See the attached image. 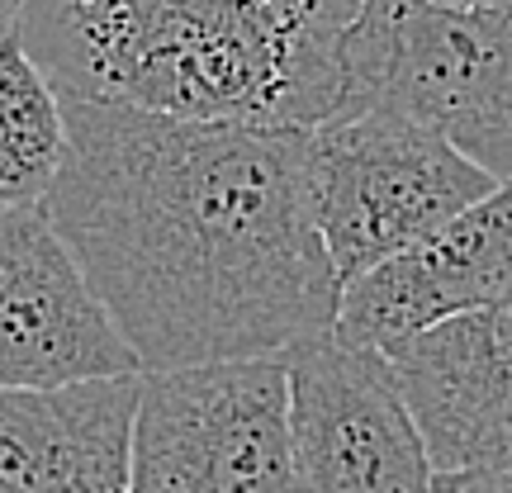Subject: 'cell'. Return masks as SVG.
<instances>
[{
  "label": "cell",
  "mask_w": 512,
  "mask_h": 493,
  "mask_svg": "<svg viewBox=\"0 0 512 493\" xmlns=\"http://www.w3.org/2000/svg\"><path fill=\"white\" fill-rule=\"evenodd\" d=\"M432 493H437V489H432Z\"/></svg>",
  "instance_id": "obj_15"
},
{
  "label": "cell",
  "mask_w": 512,
  "mask_h": 493,
  "mask_svg": "<svg viewBox=\"0 0 512 493\" xmlns=\"http://www.w3.org/2000/svg\"><path fill=\"white\" fill-rule=\"evenodd\" d=\"M128 493H294L285 351L143 375Z\"/></svg>",
  "instance_id": "obj_5"
},
{
  "label": "cell",
  "mask_w": 512,
  "mask_h": 493,
  "mask_svg": "<svg viewBox=\"0 0 512 493\" xmlns=\"http://www.w3.org/2000/svg\"><path fill=\"white\" fill-rule=\"evenodd\" d=\"M399 114L512 181V5L361 0L337 114Z\"/></svg>",
  "instance_id": "obj_3"
},
{
  "label": "cell",
  "mask_w": 512,
  "mask_h": 493,
  "mask_svg": "<svg viewBox=\"0 0 512 493\" xmlns=\"http://www.w3.org/2000/svg\"><path fill=\"white\" fill-rule=\"evenodd\" d=\"M294 493H432L437 470L384 351L318 332L285 351Z\"/></svg>",
  "instance_id": "obj_6"
},
{
  "label": "cell",
  "mask_w": 512,
  "mask_h": 493,
  "mask_svg": "<svg viewBox=\"0 0 512 493\" xmlns=\"http://www.w3.org/2000/svg\"><path fill=\"white\" fill-rule=\"evenodd\" d=\"M361 0H24L62 100L313 128L337 114Z\"/></svg>",
  "instance_id": "obj_2"
},
{
  "label": "cell",
  "mask_w": 512,
  "mask_h": 493,
  "mask_svg": "<svg viewBox=\"0 0 512 493\" xmlns=\"http://www.w3.org/2000/svg\"><path fill=\"white\" fill-rule=\"evenodd\" d=\"M143 375L0 389V493H128Z\"/></svg>",
  "instance_id": "obj_10"
},
{
  "label": "cell",
  "mask_w": 512,
  "mask_h": 493,
  "mask_svg": "<svg viewBox=\"0 0 512 493\" xmlns=\"http://www.w3.org/2000/svg\"><path fill=\"white\" fill-rule=\"evenodd\" d=\"M437 493H512V465L494 470H460V475H437Z\"/></svg>",
  "instance_id": "obj_12"
},
{
  "label": "cell",
  "mask_w": 512,
  "mask_h": 493,
  "mask_svg": "<svg viewBox=\"0 0 512 493\" xmlns=\"http://www.w3.org/2000/svg\"><path fill=\"white\" fill-rule=\"evenodd\" d=\"M67 162V105L19 29L0 43V209L43 204Z\"/></svg>",
  "instance_id": "obj_11"
},
{
  "label": "cell",
  "mask_w": 512,
  "mask_h": 493,
  "mask_svg": "<svg viewBox=\"0 0 512 493\" xmlns=\"http://www.w3.org/2000/svg\"><path fill=\"white\" fill-rule=\"evenodd\" d=\"M446 5H512V0H446Z\"/></svg>",
  "instance_id": "obj_14"
},
{
  "label": "cell",
  "mask_w": 512,
  "mask_h": 493,
  "mask_svg": "<svg viewBox=\"0 0 512 493\" xmlns=\"http://www.w3.org/2000/svg\"><path fill=\"white\" fill-rule=\"evenodd\" d=\"M512 285V181L437 233L342 285L332 332L356 347L394 351L451 318L484 309Z\"/></svg>",
  "instance_id": "obj_8"
},
{
  "label": "cell",
  "mask_w": 512,
  "mask_h": 493,
  "mask_svg": "<svg viewBox=\"0 0 512 493\" xmlns=\"http://www.w3.org/2000/svg\"><path fill=\"white\" fill-rule=\"evenodd\" d=\"M384 356L437 475L512 465V285Z\"/></svg>",
  "instance_id": "obj_9"
},
{
  "label": "cell",
  "mask_w": 512,
  "mask_h": 493,
  "mask_svg": "<svg viewBox=\"0 0 512 493\" xmlns=\"http://www.w3.org/2000/svg\"><path fill=\"white\" fill-rule=\"evenodd\" d=\"M19 10H24V0H0V43L19 29Z\"/></svg>",
  "instance_id": "obj_13"
},
{
  "label": "cell",
  "mask_w": 512,
  "mask_h": 493,
  "mask_svg": "<svg viewBox=\"0 0 512 493\" xmlns=\"http://www.w3.org/2000/svg\"><path fill=\"white\" fill-rule=\"evenodd\" d=\"M67 105L48 219L143 375L280 356L337 323L309 128Z\"/></svg>",
  "instance_id": "obj_1"
},
{
  "label": "cell",
  "mask_w": 512,
  "mask_h": 493,
  "mask_svg": "<svg viewBox=\"0 0 512 493\" xmlns=\"http://www.w3.org/2000/svg\"><path fill=\"white\" fill-rule=\"evenodd\" d=\"M498 185L441 133L399 114H342L309 128L313 219L342 285L437 233Z\"/></svg>",
  "instance_id": "obj_4"
},
{
  "label": "cell",
  "mask_w": 512,
  "mask_h": 493,
  "mask_svg": "<svg viewBox=\"0 0 512 493\" xmlns=\"http://www.w3.org/2000/svg\"><path fill=\"white\" fill-rule=\"evenodd\" d=\"M143 375L43 204L0 209V389Z\"/></svg>",
  "instance_id": "obj_7"
}]
</instances>
